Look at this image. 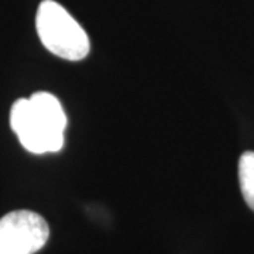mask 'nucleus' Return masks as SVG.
I'll return each instance as SVG.
<instances>
[{"instance_id":"obj_1","label":"nucleus","mask_w":254,"mask_h":254,"mask_svg":"<svg viewBox=\"0 0 254 254\" xmlns=\"http://www.w3.org/2000/svg\"><path fill=\"white\" fill-rule=\"evenodd\" d=\"M66 125L61 102L48 92H36L27 99L16 100L10 110L11 130L33 154L60 151Z\"/></svg>"},{"instance_id":"obj_2","label":"nucleus","mask_w":254,"mask_h":254,"mask_svg":"<svg viewBox=\"0 0 254 254\" xmlns=\"http://www.w3.org/2000/svg\"><path fill=\"white\" fill-rule=\"evenodd\" d=\"M37 34L50 53L68 61H81L91 50L89 37L81 24L54 0L40 3L36 16Z\"/></svg>"},{"instance_id":"obj_3","label":"nucleus","mask_w":254,"mask_h":254,"mask_svg":"<svg viewBox=\"0 0 254 254\" xmlns=\"http://www.w3.org/2000/svg\"><path fill=\"white\" fill-rule=\"evenodd\" d=\"M50 227L31 210H14L0 219V254H34L46 246Z\"/></svg>"},{"instance_id":"obj_4","label":"nucleus","mask_w":254,"mask_h":254,"mask_svg":"<svg viewBox=\"0 0 254 254\" xmlns=\"http://www.w3.org/2000/svg\"><path fill=\"white\" fill-rule=\"evenodd\" d=\"M239 182L246 203L254 210V151H246L240 157Z\"/></svg>"}]
</instances>
